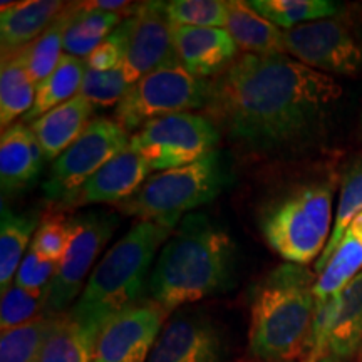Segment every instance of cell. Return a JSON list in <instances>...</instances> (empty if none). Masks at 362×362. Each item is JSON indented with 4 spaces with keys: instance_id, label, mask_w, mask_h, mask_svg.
Listing matches in <instances>:
<instances>
[{
    "instance_id": "obj_20",
    "label": "cell",
    "mask_w": 362,
    "mask_h": 362,
    "mask_svg": "<svg viewBox=\"0 0 362 362\" xmlns=\"http://www.w3.org/2000/svg\"><path fill=\"white\" fill-rule=\"evenodd\" d=\"M225 29L245 54L270 56L285 52L284 30L253 11L248 2L230 0Z\"/></svg>"
},
{
    "instance_id": "obj_16",
    "label": "cell",
    "mask_w": 362,
    "mask_h": 362,
    "mask_svg": "<svg viewBox=\"0 0 362 362\" xmlns=\"http://www.w3.org/2000/svg\"><path fill=\"white\" fill-rule=\"evenodd\" d=\"M173 44L180 64L198 79L221 74L238 59L237 44L220 27L173 24Z\"/></svg>"
},
{
    "instance_id": "obj_28",
    "label": "cell",
    "mask_w": 362,
    "mask_h": 362,
    "mask_svg": "<svg viewBox=\"0 0 362 362\" xmlns=\"http://www.w3.org/2000/svg\"><path fill=\"white\" fill-rule=\"evenodd\" d=\"M76 4H69L64 12L52 22L33 44L22 49L21 56L24 59L27 71L35 84H40L47 79L56 69L64 54V35L69 25L72 12H74Z\"/></svg>"
},
{
    "instance_id": "obj_35",
    "label": "cell",
    "mask_w": 362,
    "mask_h": 362,
    "mask_svg": "<svg viewBox=\"0 0 362 362\" xmlns=\"http://www.w3.org/2000/svg\"><path fill=\"white\" fill-rule=\"evenodd\" d=\"M45 293H33L24 288L12 285L2 296L0 304V330H7L19 327L30 320H34L40 309H44Z\"/></svg>"
},
{
    "instance_id": "obj_24",
    "label": "cell",
    "mask_w": 362,
    "mask_h": 362,
    "mask_svg": "<svg viewBox=\"0 0 362 362\" xmlns=\"http://www.w3.org/2000/svg\"><path fill=\"white\" fill-rule=\"evenodd\" d=\"M37 84L30 78L24 59L19 52L2 56L0 69V124L11 128L17 117L33 110Z\"/></svg>"
},
{
    "instance_id": "obj_25",
    "label": "cell",
    "mask_w": 362,
    "mask_h": 362,
    "mask_svg": "<svg viewBox=\"0 0 362 362\" xmlns=\"http://www.w3.org/2000/svg\"><path fill=\"white\" fill-rule=\"evenodd\" d=\"M124 17L119 12H104L88 8L76 2L71 22L64 35V51L69 56L86 59L116 27L123 24Z\"/></svg>"
},
{
    "instance_id": "obj_18",
    "label": "cell",
    "mask_w": 362,
    "mask_h": 362,
    "mask_svg": "<svg viewBox=\"0 0 362 362\" xmlns=\"http://www.w3.org/2000/svg\"><path fill=\"white\" fill-rule=\"evenodd\" d=\"M67 6L57 0L2 2L0 8V42L2 56L19 52L33 44L40 34L64 12Z\"/></svg>"
},
{
    "instance_id": "obj_40",
    "label": "cell",
    "mask_w": 362,
    "mask_h": 362,
    "mask_svg": "<svg viewBox=\"0 0 362 362\" xmlns=\"http://www.w3.org/2000/svg\"><path fill=\"white\" fill-rule=\"evenodd\" d=\"M361 362H362V354H361Z\"/></svg>"
},
{
    "instance_id": "obj_7",
    "label": "cell",
    "mask_w": 362,
    "mask_h": 362,
    "mask_svg": "<svg viewBox=\"0 0 362 362\" xmlns=\"http://www.w3.org/2000/svg\"><path fill=\"white\" fill-rule=\"evenodd\" d=\"M208 101L210 84L175 62L136 81L116 106L115 119L126 131H139L149 121L200 110Z\"/></svg>"
},
{
    "instance_id": "obj_6",
    "label": "cell",
    "mask_w": 362,
    "mask_h": 362,
    "mask_svg": "<svg viewBox=\"0 0 362 362\" xmlns=\"http://www.w3.org/2000/svg\"><path fill=\"white\" fill-rule=\"evenodd\" d=\"M230 180L225 158L215 149L192 165L149 176L141 188L117 208L139 220L180 225L187 211L214 202Z\"/></svg>"
},
{
    "instance_id": "obj_34",
    "label": "cell",
    "mask_w": 362,
    "mask_h": 362,
    "mask_svg": "<svg viewBox=\"0 0 362 362\" xmlns=\"http://www.w3.org/2000/svg\"><path fill=\"white\" fill-rule=\"evenodd\" d=\"M71 240L69 218L62 215H47L40 220L37 232L34 235L30 250L40 259L61 264L66 257Z\"/></svg>"
},
{
    "instance_id": "obj_36",
    "label": "cell",
    "mask_w": 362,
    "mask_h": 362,
    "mask_svg": "<svg viewBox=\"0 0 362 362\" xmlns=\"http://www.w3.org/2000/svg\"><path fill=\"white\" fill-rule=\"evenodd\" d=\"M133 17L124 19L123 24L116 27L112 33L86 57L88 67L93 71H112L123 67L126 51H128Z\"/></svg>"
},
{
    "instance_id": "obj_5",
    "label": "cell",
    "mask_w": 362,
    "mask_h": 362,
    "mask_svg": "<svg viewBox=\"0 0 362 362\" xmlns=\"http://www.w3.org/2000/svg\"><path fill=\"white\" fill-rule=\"evenodd\" d=\"M334 187L329 181L288 189L272 200L260 215L265 242L285 264L319 260L330 238Z\"/></svg>"
},
{
    "instance_id": "obj_22",
    "label": "cell",
    "mask_w": 362,
    "mask_h": 362,
    "mask_svg": "<svg viewBox=\"0 0 362 362\" xmlns=\"http://www.w3.org/2000/svg\"><path fill=\"white\" fill-rule=\"evenodd\" d=\"M40 225L37 211L16 214L2 203L0 210V293H6L16 280L22 255Z\"/></svg>"
},
{
    "instance_id": "obj_1",
    "label": "cell",
    "mask_w": 362,
    "mask_h": 362,
    "mask_svg": "<svg viewBox=\"0 0 362 362\" xmlns=\"http://www.w3.org/2000/svg\"><path fill=\"white\" fill-rule=\"evenodd\" d=\"M341 96L336 79L291 56L243 54L210 84L208 106L238 146L274 153L314 133Z\"/></svg>"
},
{
    "instance_id": "obj_37",
    "label": "cell",
    "mask_w": 362,
    "mask_h": 362,
    "mask_svg": "<svg viewBox=\"0 0 362 362\" xmlns=\"http://www.w3.org/2000/svg\"><path fill=\"white\" fill-rule=\"evenodd\" d=\"M57 269L59 264L40 259L33 250H29L25 253L24 260L21 262L13 285L24 288L27 292L45 293L52 279L56 277Z\"/></svg>"
},
{
    "instance_id": "obj_29",
    "label": "cell",
    "mask_w": 362,
    "mask_h": 362,
    "mask_svg": "<svg viewBox=\"0 0 362 362\" xmlns=\"http://www.w3.org/2000/svg\"><path fill=\"white\" fill-rule=\"evenodd\" d=\"M250 7L279 29L330 19L339 12L337 4L327 0H252Z\"/></svg>"
},
{
    "instance_id": "obj_39",
    "label": "cell",
    "mask_w": 362,
    "mask_h": 362,
    "mask_svg": "<svg viewBox=\"0 0 362 362\" xmlns=\"http://www.w3.org/2000/svg\"><path fill=\"white\" fill-rule=\"evenodd\" d=\"M302 362H309V361H302ZM314 362H342V359H339L337 356H334V354H325V356H322L320 357V359H317V361H314Z\"/></svg>"
},
{
    "instance_id": "obj_31",
    "label": "cell",
    "mask_w": 362,
    "mask_h": 362,
    "mask_svg": "<svg viewBox=\"0 0 362 362\" xmlns=\"http://www.w3.org/2000/svg\"><path fill=\"white\" fill-rule=\"evenodd\" d=\"M54 317L39 315L19 327L2 332L0 362H42V352Z\"/></svg>"
},
{
    "instance_id": "obj_15",
    "label": "cell",
    "mask_w": 362,
    "mask_h": 362,
    "mask_svg": "<svg viewBox=\"0 0 362 362\" xmlns=\"http://www.w3.org/2000/svg\"><path fill=\"white\" fill-rule=\"evenodd\" d=\"M149 173L151 166L146 160L128 148L98 170L78 192L61 203V206L81 208L98 203L119 205L141 188V185L149 178Z\"/></svg>"
},
{
    "instance_id": "obj_13",
    "label": "cell",
    "mask_w": 362,
    "mask_h": 362,
    "mask_svg": "<svg viewBox=\"0 0 362 362\" xmlns=\"http://www.w3.org/2000/svg\"><path fill=\"white\" fill-rule=\"evenodd\" d=\"M166 2H144L134 8L128 51L123 62L126 81L133 86L149 72L178 62L173 44V24Z\"/></svg>"
},
{
    "instance_id": "obj_21",
    "label": "cell",
    "mask_w": 362,
    "mask_h": 362,
    "mask_svg": "<svg viewBox=\"0 0 362 362\" xmlns=\"http://www.w3.org/2000/svg\"><path fill=\"white\" fill-rule=\"evenodd\" d=\"M362 272V214L356 216L332 252L325 269L317 275V302L336 296Z\"/></svg>"
},
{
    "instance_id": "obj_17",
    "label": "cell",
    "mask_w": 362,
    "mask_h": 362,
    "mask_svg": "<svg viewBox=\"0 0 362 362\" xmlns=\"http://www.w3.org/2000/svg\"><path fill=\"white\" fill-rule=\"evenodd\" d=\"M42 148L24 123L12 124L0 138V185L4 193L22 192L39 180L44 165Z\"/></svg>"
},
{
    "instance_id": "obj_8",
    "label": "cell",
    "mask_w": 362,
    "mask_h": 362,
    "mask_svg": "<svg viewBox=\"0 0 362 362\" xmlns=\"http://www.w3.org/2000/svg\"><path fill=\"white\" fill-rule=\"evenodd\" d=\"M220 133L205 116L178 112L149 121L129 139V149L143 156L151 170L181 168L214 153Z\"/></svg>"
},
{
    "instance_id": "obj_23",
    "label": "cell",
    "mask_w": 362,
    "mask_h": 362,
    "mask_svg": "<svg viewBox=\"0 0 362 362\" xmlns=\"http://www.w3.org/2000/svg\"><path fill=\"white\" fill-rule=\"evenodd\" d=\"M362 344V272L336 293V314L329 336V352L351 357Z\"/></svg>"
},
{
    "instance_id": "obj_19",
    "label": "cell",
    "mask_w": 362,
    "mask_h": 362,
    "mask_svg": "<svg viewBox=\"0 0 362 362\" xmlns=\"http://www.w3.org/2000/svg\"><path fill=\"white\" fill-rule=\"evenodd\" d=\"M94 104L83 96L72 98L30 123L45 160L56 161L94 119Z\"/></svg>"
},
{
    "instance_id": "obj_38",
    "label": "cell",
    "mask_w": 362,
    "mask_h": 362,
    "mask_svg": "<svg viewBox=\"0 0 362 362\" xmlns=\"http://www.w3.org/2000/svg\"><path fill=\"white\" fill-rule=\"evenodd\" d=\"M84 7L88 8H98V11L104 12H117L124 11L129 7L128 2L124 0H98V2H81Z\"/></svg>"
},
{
    "instance_id": "obj_4",
    "label": "cell",
    "mask_w": 362,
    "mask_h": 362,
    "mask_svg": "<svg viewBox=\"0 0 362 362\" xmlns=\"http://www.w3.org/2000/svg\"><path fill=\"white\" fill-rule=\"evenodd\" d=\"M315 272L282 264L270 272L252 298L248 346L262 361L296 354L309 339L314 322Z\"/></svg>"
},
{
    "instance_id": "obj_2",
    "label": "cell",
    "mask_w": 362,
    "mask_h": 362,
    "mask_svg": "<svg viewBox=\"0 0 362 362\" xmlns=\"http://www.w3.org/2000/svg\"><path fill=\"white\" fill-rule=\"evenodd\" d=\"M237 247L230 233L205 214L183 216L163 245L148 291L166 314L218 296L233 285Z\"/></svg>"
},
{
    "instance_id": "obj_14",
    "label": "cell",
    "mask_w": 362,
    "mask_h": 362,
    "mask_svg": "<svg viewBox=\"0 0 362 362\" xmlns=\"http://www.w3.org/2000/svg\"><path fill=\"white\" fill-rule=\"evenodd\" d=\"M223 339L210 319L175 315L161 329L146 362H220Z\"/></svg>"
},
{
    "instance_id": "obj_3",
    "label": "cell",
    "mask_w": 362,
    "mask_h": 362,
    "mask_svg": "<svg viewBox=\"0 0 362 362\" xmlns=\"http://www.w3.org/2000/svg\"><path fill=\"white\" fill-rule=\"evenodd\" d=\"M178 225L139 220L112 245L90 272L88 284L69 315L99 336L104 325L121 312L139 304L149 285L153 259Z\"/></svg>"
},
{
    "instance_id": "obj_27",
    "label": "cell",
    "mask_w": 362,
    "mask_h": 362,
    "mask_svg": "<svg viewBox=\"0 0 362 362\" xmlns=\"http://www.w3.org/2000/svg\"><path fill=\"white\" fill-rule=\"evenodd\" d=\"M98 336L67 315H56L47 341L42 362H94Z\"/></svg>"
},
{
    "instance_id": "obj_9",
    "label": "cell",
    "mask_w": 362,
    "mask_h": 362,
    "mask_svg": "<svg viewBox=\"0 0 362 362\" xmlns=\"http://www.w3.org/2000/svg\"><path fill=\"white\" fill-rule=\"evenodd\" d=\"M71 240L66 257L59 264L56 277L45 291V315L56 317L78 300L86 277L94 262L117 228V218L110 211L90 210L69 218Z\"/></svg>"
},
{
    "instance_id": "obj_26",
    "label": "cell",
    "mask_w": 362,
    "mask_h": 362,
    "mask_svg": "<svg viewBox=\"0 0 362 362\" xmlns=\"http://www.w3.org/2000/svg\"><path fill=\"white\" fill-rule=\"evenodd\" d=\"M86 69H88L86 59L64 54L52 74L37 86L34 106L24 116V121L33 123L37 117L44 116L45 112L52 111L54 107L61 106V104L78 96Z\"/></svg>"
},
{
    "instance_id": "obj_11",
    "label": "cell",
    "mask_w": 362,
    "mask_h": 362,
    "mask_svg": "<svg viewBox=\"0 0 362 362\" xmlns=\"http://www.w3.org/2000/svg\"><path fill=\"white\" fill-rule=\"evenodd\" d=\"M284 49L312 69L352 76L362 67V45L339 19H320L284 30Z\"/></svg>"
},
{
    "instance_id": "obj_33",
    "label": "cell",
    "mask_w": 362,
    "mask_h": 362,
    "mask_svg": "<svg viewBox=\"0 0 362 362\" xmlns=\"http://www.w3.org/2000/svg\"><path fill=\"white\" fill-rule=\"evenodd\" d=\"M131 84L126 81L123 67L112 71L86 69L79 96L88 99L94 106H117L126 96Z\"/></svg>"
},
{
    "instance_id": "obj_12",
    "label": "cell",
    "mask_w": 362,
    "mask_h": 362,
    "mask_svg": "<svg viewBox=\"0 0 362 362\" xmlns=\"http://www.w3.org/2000/svg\"><path fill=\"white\" fill-rule=\"evenodd\" d=\"M166 312L155 302H139L104 325L94 347V362H146Z\"/></svg>"
},
{
    "instance_id": "obj_32",
    "label": "cell",
    "mask_w": 362,
    "mask_h": 362,
    "mask_svg": "<svg viewBox=\"0 0 362 362\" xmlns=\"http://www.w3.org/2000/svg\"><path fill=\"white\" fill-rule=\"evenodd\" d=\"M171 24L188 27H220L228 19V2L221 0H171L165 4Z\"/></svg>"
},
{
    "instance_id": "obj_10",
    "label": "cell",
    "mask_w": 362,
    "mask_h": 362,
    "mask_svg": "<svg viewBox=\"0 0 362 362\" xmlns=\"http://www.w3.org/2000/svg\"><path fill=\"white\" fill-rule=\"evenodd\" d=\"M128 131L110 117H94L83 134L52 163L44 194L54 203H64L107 161L129 148Z\"/></svg>"
},
{
    "instance_id": "obj_30",
    "label": "cell",
    "mask_w": 362,
    "mask_h": 362,
    "mask_svg": "<svg viewBox=\"0 0 362 362\" xmlns=\"http://www.w3.org/2000/svg\"><path fill=\"white\" fill-rule=\"evenodd\" d=\"M359 214H362V160L352 163L342 176L341 193H339V203L336 220H334L332 226V233H330V238L324 253L319 257V260L315 262V275H319L320 272L325 269L332 252L336 250L339 243H341L344 232H346L347 226L351 225V221Z\"/></svg>"
}]
</instances>
